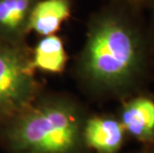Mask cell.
<instances>
[{
	"label": "cell",
	"instance_id": "obj_1",
	"mask_svg": "<svg viewBox=\"0 0 154 153\" xmlns=\"http://www.w3.org/2000/svg\"><path fill=\"white\" fill-rule=\"evenodd\" d=\"M137 10L109 3L90 17L75 74L94 99L120 102L146 92L154 61Z\"/></svg>",
	"mask_w": 154,
	"mask_h": 153
},
{
	"label": "cell",
	"instance_id": "obj_2",
	"mask_svg": "<svg viewBox=\"0 0 154 153\" xmlns=\"http://www.w3.org/2000/svg\"><path fill=\"white\" fill-rule=\"evenodd\" d=\"M88 115L74 97L40 93L0 127V142L10 153H90L83 138Z\"/></svg>",
	"mask_w": 154,
	"mask_h": 153
},
{
	"label": "cell",
	"instance_id": "obj_3",
	"mask_svg": "<svg viewBox=\"0 0 154 153\" xmlns=\"http://www.w3.org/2000/svg\"><path fill=\"white\" fill-rule=\"evenodd\" d=\"M35 72L26 42L0 40V127L40 94Z\"/></svg>",
	"mask_w": 154,
	"mask_h": 153
},
{
	"label": "cell",
	"instance_id": "obj_4",
	"mask_svg": "<svg viewBox=\"0 0 154 153\" xmlns=\"http://www.w3.org/2000/svg\"><path fill=\"white\" fill-rule=\"evenodd\" d=\"M127 136L141 144L154 139V96L146 92L121 100L117 115Z\"/></svg>",
	"mask_w": 154,
	"mask_h": 153
},
{
	"label": "cell",
	"instance_id": "obj_5",
	"mask_svg": "<svg viewBox=\"0 0 154 153\" xmlns=\"http://www.w3.org/2000/svg\"><path fill=\"white\" fill-rule=\"evenodd\" d=\"M126 137V132L117 115L90 113L85 121L83 138L90 152L119 153Z\"/></svg>",
	"mask_w": 154,
	"mask_h": 153
},
{
	"label": "cell",
	"instance_id": "obj_6",
	"mask_svg": "<svg viewBox=\"0 0 154 153\" xmlns=\"http://www.w3.org/2000/svg\"><path fill=\"white\" fill-rule=\"evenodd\" d=\"M73 0H38L32 9L28 30L41 37L57 34L72 17Z\"/></svg>",
	"mask_w": 154,
	"mask_h": 153
},
{
	"label": "cell",
	"instance_id": "obj_7",
	"mask_svg": "<svg viewBox=\"0 0 154 153\" xmlns=\"http://www.w3.org/2000/svg\"><path fill=\"white\" fill-rule=\"evenodd\" d=\"M38 0H0V40L26 42L32 9Z\"/></svg>",
	"mask_w": 154,
	"mask_h": 153
},
{
	"label": "cell",
	"instance_id": "obj_8",
	"mask_svg": "<svg viewBox=\"0 0 154 153\" xmlns=\"http://www.w3.org/2000/svg\"><path fill=\"white\" fill-rule=\"evenodd\" d=\"M68 54L63 39L57 34L41 37L32 50L35 70L48 74H62L66 69Z\"/></svg>",
	"mask_w": 154,
	"mask_h": 153
},
{
	"label": "cell",
	"instance_id": "obj_9",
	"mask_svg": "<svg viewBox=\"0 0 154 153\" xmlns=\"http://www.w3.org/2000/svg\"><path fill=\"white\" fill-rule=\"evenodd\" d=\"M109 3L122 5L138 11L140 8L145 6H151L154 3V0H109Z\"/></svg>",
	"mask_w": 154,
	"mask_h": 153
},
{
	"label": "cell",
	"instance_id": "obj_10",
	"mask_svg": "<svg viewBox=\"0 0 154 153\" xmlns=\"http://www.w3.org/2000/svg\"><path fill=\"white\" fill-rule=\"evenodd\" d=\"M152 12H151V18H150V23L147 26V32H148V38H149V44L151 48V53L154 61V3L151 5Z\"/></svg>",
	"mask_w": 154,
	"mask_h": 153
},
{
	"label": "cell",
	"instance_id": "obj_11",
	"mask_svg": "<svg viewBox=\"0 0 154 153\" xmlns=\"http://www.w3.org/2000/svg\"><path fill=\"white\" fill-rule=\"evenodd\" d=\"M129 153H154V139L147 143L141 144V146L138 149Z\"/></svg>",
	"mask_w": 154,
	"mask_h": 153
}]
</instances>
